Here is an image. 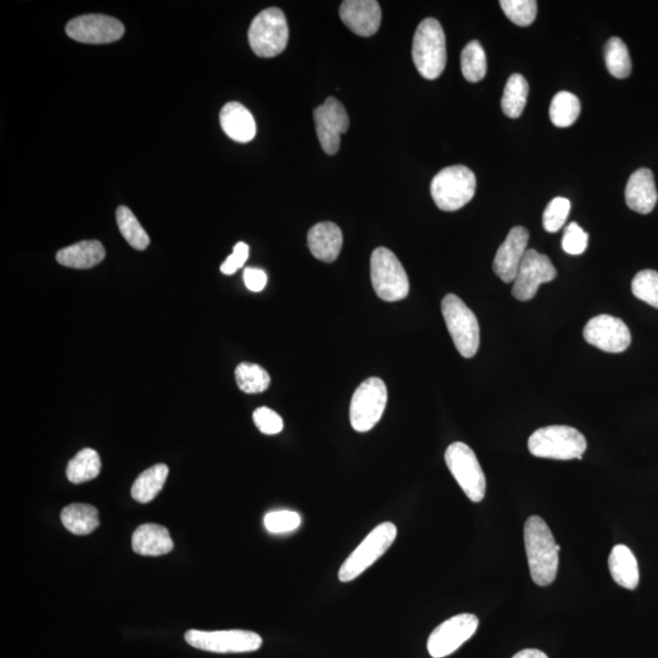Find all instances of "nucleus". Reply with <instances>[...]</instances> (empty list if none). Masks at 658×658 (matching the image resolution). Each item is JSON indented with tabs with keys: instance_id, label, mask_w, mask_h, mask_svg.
<instances>
[{
	"instance_id": "nucleus-1",
	"label": "nucleus",
	"mask_w": 658,
	"mask_h": 658,
	"mask_svg": "<svg viewBox=\"0 0 658 658\" xmlns=\"http://www.w3.org/2000/svg\"><path fill=\"white\" fill-rule=\"evenodd\" d=\"M524 544L533 582L548 587L555 581L559 568V551L554 535L542 517H529L524 524Z\"/></svg>"
},
{
	"instance_id": "nucleus-2",
	"label": "nucleus",
	"mask_w": 658,
	"mask_h": 658,
	"mask_svg": "<svg viewBox=\"0 0 658 658\" xmlns=\"http://www.w3.org/2000/svg\"><path fill=\"white\" fill-rule=\"evenodd\" d=\"M412 59L426 80H437L446 66V39L442 25L428 18L418 25L412 42Z\"/></svg>"
},
{
	"instance_id": "nucleus-3",
	"label": "nucleus",
	"mask_w": 658,
	"mask_h": 658,
	"mask_svg": "<svg viewBox=\"0 0 658 658\" xmlns=\"http://www.w3.org/2000/svg\"><path fill=\"white\" fill-rule=\"evenodd\" d=\"M587 446L583 434L568 426L540 428L528 440L529 453L551 460H582Z\"/></svg>"
},
{
	"instance_id": "nucleus-4",
	"label": "nucleus",
	"mask_w": 658,
	"mask_h": 658,
	"mask_svg": "<svg viewBox=\"0 0 658 658\" xmlns=\"http://www.w3.org/2000/svg\"><path fill=\"white\" fill-rule=\"evenodd\" d=\"M477 178L471 169L456 165L445 167L433 178L431 194L440 210L457 211L475 197Z\"/></svg>"
},
{
	"instance_id": "nucleus-5",
	"label": "nucleus",
	"mask_w": 658,
	"mask_h": 658,
	"mask_svg": "<svg viewBox=\"0 0 658 658\" xmlns=\"http://www.w3.org/2000/svg\"><path fill=\"white\" fill-rule=\"evenodd\" d=\"M442 312L457 351L466 359L473 358L481 343L476 315L455 294H448L443 299Z\"/></svg>"
},
{
	"instance_id": "nucleus-6",
	"label": "nucleus",
	"mask_w": 658,
	"mask_h": 658,
	"mask_svg": "<svg viewBox=\"0 0 658 658\" xmlns=\"http://www.w3.org/2000/svg\"><path fill=\"white\" fill-rule=\"evenodd\" d=\"M371 281L378 297L388 303L403 300L410 292L404 266L387 248H377L371 255Z\"/></svg>"
},
{
	"instance_id": "nucleus-7",
	"label": "nucleus",
	"mask_w": 658,
	"mask_h": 658,
	"mask_svg": "<svg viewBox=\"0 0 658 658\" xmlns=\"http://www.w3.org/2000/svg\"><path fill=\"white\" fill-rule=\"evenodd\" d=\"M397 535L398 528L394 523L379 524L340 567L339 581L349 583L360 577L367 568H370L373 563L386 554L397 539Z\"/></svg>"
},
{
	"instance_id": "nucleus-8",
	"label": "nucleus",
	"mask_w": 658,
	"mask_h": 658,
	"mask_svg": "<svg viewBox=\"0 0 658 658\" xmlns=\"http://www.w3.org/2000/svg\"><path fill=\"white\" fill-rule=\"evenodd\" d=\"M250 47L260 58H275L287 48L289 27L283 11L270 8L255 16L248 33Z\"/></svg>"
},
{
	"instance_id": "nucleus-9",
	"label": "nucleus",
	"mask_w": 658,
	"mask_h": 658,
	"mask_svg": "<svg viewBox=\"0 0 658 658\" xmlns=\"http://www.w3.org/2000/svg\"><path fill=\"white\" fill-rule=\"evenodd\" d=\"M388 390L381 378L372 377L355 390L350 404V423L356 432L366 433L377 425L386 410Z\"/></svg>"
},
{
	"instance_id": "nucleus-10",
	"label": "nucleus",
	"mask_w": 658,
	"mask_h": 658,
	"mask_svg": "<svg viewBox=\"0 0 658 658\" xmlns=\"http://www.w3.org/2000/svg\"><path fill=\"white\" fill-rule=\"evenodd\" d=\"M445 462L467 498L473 503H481L487 481L475 451L465 443H453L445 451Z\"/></svg>"
},
{
	"instance_id": "nucleus-11",
	"label": "nucleus",
	"mask_w": 658,
	"mask_h": 658,
	"mask_svg": "<svg viewBox=\"0 0 658 658\" xmlns=\"http://www.w3.org/2000/svg\"><path fill=\"white\" fill-rule=\"evenodd\" d=\"M187 644L195 649L216 652V654H243L254 652L262 646L259 634L248 630H216V632H203V630H188L184 635Z\"/></svg>"
},
{
	"instance_id": "nucleus-12",
	"label": "nucleus",
	"mask_w": 658,
	"mask_h": 658,
	"mask_svg": "<svg viewBox=\"0 0 658 658\" xmlns=\"http://www.w3.org/2000/svg\"><path fill=\"white\" fill-rule=\"evenodd\" d=\"M478 618L471 613L451 617L433 630L428 639V652L433 658H444L460 649L477 632Z\"/></svg>"
},
{
	"instance_id": "nucleus-13",
	"label": "nucleus",
	"mask_w": 658,
	"mask_h": 658,
	"mask_svg": "<svg viewBox=\"0 0 658 658\" xmlns=\"http://www.w3.org/2000/svg\"><path fill=\"white\" fill-rule=\"evenodd\" d=\"M556 276L557 271L548 256L528 249L513 282L512 295L520 301L531 300L542 284L554 281Z\"/></svg>"
},
{
	"instance_id": "nucleus-14",
	"label": "nucleus",
	"mask_w": 658,
	"mask_h": 658,
	"mask_svg": "<svg viewBox=\"0 0 658 658\" xmlns=\"http://www.w3.org/2000/svg\"><path fill=\"white\" fill-rule=\"evenodd\" d=\"M317 137L323 152L336 155L340 148V136L349 130L350 120L344 105L329 97L314 111Z\"/></svg>"
},
{
	"instance_id": "nucleus-15",
	"label": "nucleus",
	"mask_w": 658,
	"mask_h": 658,
	"mask_svg": "<svg viewBox=\"0 0 658 658\" xmlns=\"http://www.w3.org/2000/svg\"><path fill=\"white\" fill-rule=\"evenodd\" d=\"M584 339L606 353H623L632 342V334L621 319L599 315L591 319L583 331Z\"/></svg>"
},
{
	"instance_id": "nucleus-16",
	"label": "nucleus",
	"mask_w": 658,
	"mask_h": 658,
	"mask_svg": "<svg viewBox=\"0 0 658 658\" xmlns=\"http://www.w3.org/2000/svg\"><path fill=\"white\" fill-rule=\"evenodd\" d=\"M66 33L77 42L105 44L124 37L125 26L121 21L107 15H82L69 22Z\"/></svg>"
},
{
	"instance_id": "nucleus-17",
	"label": "nucleus",
	"mask_w": 658,
	"mask_h": 658,
	"mask_svg": "<svg viewBox=\"0 0 658 658\" xmlns=\"http://www.w3.org/2000/svg\"><path fill=\"white\" fill-rule=\"evenodd\" d=\"M529 232L522 226L513 227L495 255L493 270L505 283L515 282L518 270L527 253Z\"/></svg>"
},
{
	"instance_id": "nucleus-18",
	"label": "nucleus",
	"mask_w": 658,
	"mask_h": 658,
	"mask_svg": "<svg viewBox=\"0 0 658 658\" xmlns=\"http://www.w3.org/2000/svg\"><path fill=\"white\" fill-rule=\"evenodd\" d=\"M339 15L344 25L361 37L376 35L381 27L382 10L376 0H345Z\"/></svg>"
},
{
	"instance_id": "nucleus-19",
	"label": "nucleus",
	"mask_w": 658,
	"mask_h": 658,
	"mask_svg": "<svg viewBox=\"0 0 658 658\" xmlns=\"http://www.w3.org/2000/svg\"><path fill=\"white\" fill-rule=\"evenodd\" d=\"M658 193L654 174L649 169H639L629 177L626 187V203L639 214H650L655 209Z\"/></svg>"
},
{
	"instance_id": "nucleus-20",
	"label": "nucleus",
	"mask_w": 658,
	"mask_h": 658,
	"mask_svg": "<svg viewBox=\"0 0 658 658\" xmlns=\"http://www.w3.org/2000/svg\"><path fill=\"white\" fill-rule=\"evenodd\" d=\"M308 245L317 260L334 262L343 247L342 230L333 222L317 223L308 233Z\"/></svg>"
},
{
	"instance_id": "nucleus-21",
	"label": "nucleus",
	"mask_w": 658,
	"mask_h": 658,
	"mask_svg": "<svg viewBox=\"0 0 658 658\" xmlns=\"http://www.w3.org/2000/svg\"><path fill=\"white\" fill-rule=\"evenodd\" d=\"M132 548L138 555L161 556L174 550V540L169 529L160 524L147 523L133 533Z\"/></svg>"
},
{
	"instance_id": "nucleus-22",
	"label": "nucleus",
	"mask_w": 658,
	"mask_h": 658,
	"mask_svg": "<svg viewBox=\"0 0 658 658\" xmlns=\"http://www.w3.org/2000/svg\"><path fill=\"white\" fill-rule=\"evenodd\" d=\"M223 132L233 141L248 143L256 135L254 116L241 103H227L220 113Z\"/></svg>"
},
{
	"instance_id": "nucleus-23",
	"label": "nucleus",
	"mask_w": 658,
	"mask_h": 658,
	"mask_svg": "<svg viewBox=\"0 0 658 658\" xmlns=\"http://www.w3.org/2000/svg\"><path fill=\"white\" fill-rule=\"evenodd\" d=\"M105 259V249L98 241H83L59 250L57 261L71 269L87 270Z\"/></svg>"
},
{
	"instance_id": "nucleus-24",
	"label": "nucleus",
	"mask_w": 658,
	"mask_h": 658,
	"mask_svg": "<svg viewBox=\"0 0 658 658\" xmlns=\"http://www.w3.org/2000/svg\"><path fill=\"white\" fill-rule=\"evenodd\" d=\"M609 567L613 581L628 590L637 589L639 584L638 561L626 545H616L612 549Z\"/></svg>"
},
{
	"instance_id": "nucleus-25",
	"label": "nucleus",
	"mask_w": 658,
	"mask_h": 658,
	"mask_svg": "<svg viewBox=\"0 0 658 658\" xmlns=\"http://www.w3.org/2000/svg\"><path fill=\"white\" fill-rule=\"evenodd\" d=\"M61 522L75 535H88L99 527V512L87 504H71L61 511Z\"/></svg>"
},
{
	"instance_id": "nucleus-26",
	"label": "nucleus",
	"mask_w": 658,
	"mask_h": 658,
	"mask_svg": "<svg viewBox=\"0 0 658 658\" xmlns=\"http://www.w3.org/2000/svg\"><path fill=\"white\" fill-rule=\"evenodd\" d=\"M167 476H169V467L164 464L148 468L133 483L132 498L141 504L150 503L163 490Z\"/></svg>"
},
{
	"instance_id": "nucleus-27",
	"label": "nucleus",
	"mask_w": 658,
	"mask_h": 658,
	"mask_svg": "<svg viewBox=\"0 0 658 658\" xmlns=\"http://www.w3.org/2000/svg\"><path fill=\"white\" fill-rule=\"evenodd\" d=\"M100 470H102V461L97 451L83 449L69 462L66 476L71 483L81 484L97 478Z\"/></svg>"
},
{
	"instance_id": "nucleus-28",
	"label": "nucleus",
	"mask_w": 658,
	"mask_h": 658,
	"mask_svg": "<svg viewBox=\"0 0 658 658\" xmlns=\"http://www.w3.org/2000/svg\"><path fill=\"white\" fill-rule=\"evenodd\" d=\"M529 86L526 78L520 74H513L507 81L501 107L504 114L510 119H518L526 108Z\"/></svg>"
},
{
	"instance_id": "nucleus-29",
	"label": "nucleus",
	"mask_w": 658,
	"mask_h": 658,
	"mask_svg": "<svg viewBox=\"0 0 658 658\" xmlns=\"http://www.w3.org/2000/svg\"><path fill=\"white\" fill-rule=\"evenodd\" d=\"M581 114V102L573 93L562 91L552 98L550 119L556 127H570Z\"/></svg>"
},
{
	"instance_id": "nucleus-30",
	"label": "nucleus",
	"mask_w": 658,
	"mask_h": 658,
	"mask_svg": "<svg viewBox=\"0 0 658 658\" xmlns=\"http://www.w3.org/2000/svg\"><path fill=\"white\" fill-rule=\"evenodd\" d=\"M487 70V54L482 44L478 41L468 43L461 53V71L465 80L471 83L482 81Z\"/></svg>"
},
{
	"instance_id": "nucleus-31",
	"label": "nucleus",
	"mask_w": 658,
	"mask_h": 658,
	"mask_svg": "<svg viewBox=\"0 0 658 658\" xmlns=\"http://www.w3.org/2000/svg\"><path fill=\"white\" fill-rule=\"evenodd\" d=\"M116 221L119 230L127 243L136 250H146L150 243L148 233L144 231L135 214L126 206H120L116 211Z\"/></svg>"
},
{
	"instance_id": "nucleus-32",
	"label": "nucleus",
	"mask_w": 658,
	"mask_h": 658,
	"mask_svg": "<svg viewBox=\"0 0 658 658\" xmlns=\"http://www.w3.org/2000/svg\"><path fill=\"white\" fill-rule=\"evenodd\" d=\"M236 381L242 392L259 394L269 389L271 377L260 365L242 362L236 368Z\"/></svg>"
},
{
	"instance_id": "nucleus-33",
	"label": "nucleus",
	"mask_w": 658,
	"mask_h": 658,
	"mask_svg": "<svg viewBox=\"0 0 658 658\" xmlns=\"http://www.w3.org/2000/svg\"><path fill=\"white\" fill-rule=\"evenodd\" d=\"M606 68L613 77L627 78L632 74V60H630L626 43L621 38L612 37L605 46Z\"/></svg>"
},
{
	"instance_id": "nucleus-34",
	"label": "nucleus",
	"mask_w": 658,
	"mask_h": 658,
	"mask_svg": "<svg viewBox=\"0 0 658 658\" xmlns=\"http://www.w3.org/2000/svg\"><path fill=\"white\" fill-rule=\"evenodd\" d=\"M500 7L517 26H531L537 19L538 3L534 0H501Z\"/></svg>"
},
{
	"instance_id": "nucleus-35",
	"label": "nucleus",
	"mask_w": 658,
	"mask_h": 658,
	"mask_svg": "<svg viewBox=\"0 0 658 658\" xmlns=\"http://www.w3.org/2000/svg\"><path fill=\"white\" fill-rule=\"evenodd\" d=\"M632 292L639 300L658 309V272L644 270L633 278Z\"/></svg>"
},
{
	"instance_id": "nucleus-36",
	"label": "nucleus",
	"mask_w": 658,
	"mask_h": 658,
	"mask_svg": "<svg viewBox=\"0 0 658 658\" xmlns=\"http://www.w3.org/2000/svg\"><path fill=\"white\" fill-rule=\"evenodd\" d=\"M571 211V202L566 198L557 197L546 206L543 215V226L550 233L559 232L567 221Z\"/></svg>"
},
{
	"instance_id": "nucleus-37",
	"label": "nucleus",
	"mask_w": 658,
	"mask_h": 658,
	"mask_svg": "<svg viewBox=\"0 0 658 658\" xmlns=\"http://www.w3.org/2000/svg\"><path fill=\"white\" fill-rule=\"evenodd\" d=\"M301 524L299 513L294 511H275L267 513L265 527L273 534L291 533L298 529Z\"/></svg>"
},
{
	"instance_id": "nucleus-38",
	"label": "nucleus",
	"mask_w": 658,
	"mask_h": 658,
	"mask_svg": "<svg viewBox=\"0 0 658 658\" xmlns=\"http://www.w3.org/2000/svg\"><path fill=\"white\" fill-rule=\"evenodd\" d=\"M589 236L576 222L566 227L562 238V248L567 254L581 255L587 250Z\"/></svg>"
},
{
	"instance_id": "nucleus-39",
	"label": "nucleus",
	"mask_w": 658,
	"mask_h": 658,
	"mask_svg": "<svg viewBox=\"0 0 658 658\" xmlns=\"http://www.w3.org/2000/svg\"><path fill=\"white\" fill-rule=\"evenodd\" d=\"M253 420L259 431L267 434V436H275V434L282 432V417L277 412L269 409V407H259V409H256Z\"/></svg>"
},
{
	"instance_id": "nucleus-40",
	"label": "nucleus",
	"mask_w": 658,
	"mask_h": 658,
	"mask_svg": "<svg viewBox=\"0 0 658 658\" xmlns=\"http://www.w3.org/2000/svg\"><path fill=\"white\" fill-rule=\"evenodd\" d=\"M249 258V247L243 242L236 244L233 249L232 255L228 256L225 262L221 265V272L223 275H233L239 269H242L245 262Z\"/></svg>"
},
{
	"instance_id": "nucleus-41",
	"label": "nucleus",
	"mask_w": 658,
	"mask_h": 658,
	"mask_svg": "<svg viewBox=\"0 0 658 658\" xmlns=\"http://www.w3.org/2000/svg\"><path fill=\"white\" fill-rule=\"evenodd\" d=\"M244 283L249 291H264L267 284L266 272L260 269H254V267H249V269L244 271Z\"/></svg>"
},
{
	"instance_id": "nucleus-42",
	"label": "nucleus",
	"mask_w": 658,
	"mask_h": 658,
	"mask_svg": "<svg viewBox=\"0 0 658 658\" xmlns=\"http://www.w3.org/2000/svg\"><path fill=\"white\" fill-rule=\"evenodd\" d=\"M512 658H549L543 651L535 649H527L517 652Z\"/></svg>"
}]
</instances>
